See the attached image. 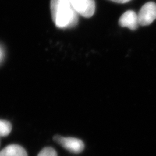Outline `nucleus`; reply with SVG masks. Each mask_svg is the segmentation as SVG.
Masks as SVG:
<instances>
[{"label": "nucleus", "instance_id": "f257e3e1", "mask_svg": "<svg viewBox=\"0 0 156 156\" xmlns=\"http://www.w3.org/2000/svg\"><path fill=\"white\" fill-rule=\"evenodd\" d=\"M50 10L53 21L57 27L72 28L78 24L79 14L69 0H51Z\"/></svg>", "mask_w": 156, "mask_h": 156}, {"label": "nucleus", "instance_id": "f03ea898", "mask_svg": "<svg viewBox=\"0 0 156 156\" xmlns=\"http://www.w3.org/2000/svg\"><path fill=\"white\" fill-rule=\"evenodd\" d=\"M53 140L64 149L73 153H80L82 152L84 149L83 142L76 138L64 137L60 135H56L53 137Z\"/></svg>", "mask_w": 156, "mask_h": 156}, {"label": "nucleus", "instance_id": "7ed1b4c3", "mask_svg": "<svg viewBox=\"0 0 156 156\" xmlns=\"http://www.w3.org/2000/svg\"><path fill=\"white\" fill-rule=\"evenodd\" d=\"M139 24L142 26L150 25L156 19V4L153 2L146 3L138 14Z\"/></svg>", "mask_w": 156, "mask_h": 156}, {"label": "nucleus", "instance_id": "20e7f679", "mask_svg": "<svg viewBox=\"0 0 156 156\" xmlns=\"http://www.w3.org/2000/svg\"><path fill=\"white\" fill-rule=\"evenodd\" d=\"M69 1L79 15L86 18L93 16L95 10L94 0H69Z\"/></svg>", "mask_w": 156, "mask_h": 156}, {"label": "nucleus", "instance_id": "39448f33", "mask_svg": "<svg viewBox=\"0 0 156 156\" xmlns=\"http://www.w3.org/2000/svg\"><path fill=\"white\" fill-rule=\"evenodd\" d=\"M119 25L123 27H127L131 30H136L139 24L138 15L133 11H128L124 13L119 20Z\"/></svg>", "mask_w": 156, "mask_h": 156}, {"label": "nucleus", "instance_id": "423d86ee", "mask_svg": "<svg viewBox=\"0 0 156 156\" xmlns=\"http://www.w3.org/2000/svg\"><path fill=\"white\" fill-rule=\"evenodd\" d=\"M0 156H28L27 151L18 145H10L6 146L0 151Z\"/></svg>", "mask_w": 156, "mask_h": 156}, {"label": "nucleus", "instance_id": "0eeeda50", "mask_svg": "<svg viewBox=\"0 0 156 156\" xmlns=\"http://www.w3.org/2000/svg\"><path fill=\"white\" fill-rule=\"evenodd\" d=\"M12 125L6 120H0V136H6L11 133Z\"/></svg>", "mask_w": 156, "mask_h": 156}, {"label": "nucleus", "instance_id": "6e6552de", "mask_svg": "<svg viewBox=\"0 0 156 156\" xmlns=\"http://www.w3.org/2000/svg\"><path fill=\"white\" fill-rule=\"evenodd\" d=\"M38 156H57V153L53 148L47 147L41 151Z\"/></svg>", "mask_w": 156, "mask_h": 156}, {"label": "nucleus", "instance_id": "1a4fd4ad", "mask_svg": "<svg viewBox=\"0 0 156 156\" xmlns=\"http://www.w3.org/2000/svg\"><path fill=\"white\" fill-rule=\"evenodd\" d=\"M4 56V51L2 47L0 45V63L2 62Z\"/></svg>", "mask_w": 156, "mask_h": 156}, {"label": "nucleus", "instance_id": "9d476101", "mask_svg": "<svg viewBox=\"0 0 156 156\" xmlns=\"http://www.w3.org/2000/svg\"><path fill=\"white\" fill-rule=\"evenodd\" d=\"M112 1L117 2V3H120V4H124V3H127L129 1H130L131 0H111Z\"/></svg>", "mask_w": 156, "mask_h": 156}]
</instances>
